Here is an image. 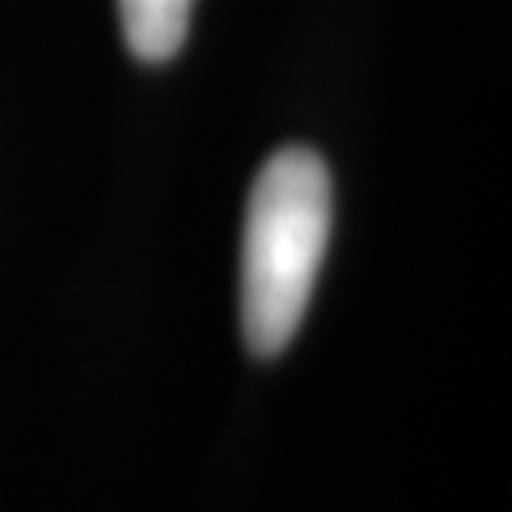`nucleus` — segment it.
Segmentation results:
<instances>
[{
  "mask_svg": "<svg viewBox=\"0 0 512 512\" xmlns=\"http://www.w3.org/2000/svg\"><path fill=\"white\" fill-rule=\"evenodd\" d=\"M334 190L319 152L277 148L262 164L247 220L239 266L243 338L258 357H274L296 338L319 281L330 243Z\"/></svg>",
  "mask_w": 512,
  "mask_h": 512,
  "instance_id": "f257e3e1",
  "label": "nucleus"
},
{
  "mask_svg": "<svg viewBox=\"0 0 512 512\" xmlns=\"http://www.w3.org/2000/svg\"><path fill=\"white\" fill-rule=\"evenodd\" d=\"M129 50L141 61H167L183 50L194 0H118Z\"/></svg>",
  "mask_w": 512,
  "mask_h": 512,
  "instance_id": "f03ea898",
  "label": "nucleus"
}]
</instances>
